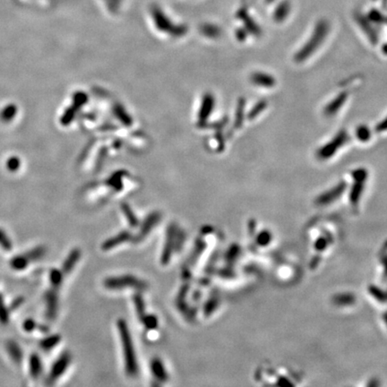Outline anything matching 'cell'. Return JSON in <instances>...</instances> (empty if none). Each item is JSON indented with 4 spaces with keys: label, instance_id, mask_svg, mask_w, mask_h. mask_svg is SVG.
I'll return each mask as SVG.
<instances>
[{
    "label": "cell",
    "instance_id": "2",
    "mask_svg": "<svg viewBox=\"0 0 387 387\" xmlns=\"http://www.w3.org/2000/svg\"><path fill=\"white\" fill-rule=\"evenodd\" d=\"M348 133L345 130H341L330 142L320 148L317 152V157L323 161L331 158L348 142Z\"/></svg>",
    "mask_w": 387,
    "mask_h": 387
},
{
    "label": "cell",
    "instance_id": "9",
    "mask_svg": "<svg viewBox=\"0 0 387 387\" xmlns=\"http://www.w3.org/2000/svg\"><path fill=\"white\" fill-rule=\"evenodd\" d=\"M7 166L10 170H16L20 167V160L17 157H11L7 162Z\"/></svg>",
    "mask_w": 387,
    "mask_h": 387
},
{
    "label": "cell",
    "instance_id": "10",
    "mask_svg": "<svg viewBox=\"0 0 387 387\" xmlns=\"http://www.w3.org/2000/svg\"><path fill=\"white\" fill-rule=\"evenodd\" d=\"M387 130V117H385L381 123L377 125L376 127V131L377 132H383Z\"/></svg>",
    "mask_w": 387,
    "mask_h": 387
},
{
    "label": "cell",
    "instance_id": "3",
    "mask_svg": "<svg viewBox=\"0 0 387 387\" xmlns=\"http://www.w3.org/2000/svg\"><path fill=\"white\" fill-rule=\"evenodd\" d=\"M349 94L347 92H342L336 96L331 102L327 104L326 107L324 108L323 113L326 117H333L335 116L336 113L338 112L340 109H342V106L344 105L347 99H348Z\"/></svg>",
    "mask_w": 387,
    "mask_h": 387
},
{
    "label": "cell",
    "instance_id": "7",
    "mask_svg": "<svg viewBox=\"0 0 387 387\" xmlns=\"http://www.w3.org/2000/svg\"><path fill=\"white\" fill-rule=\"evenodd\" d=\"M289 6H286V5H282V6H281V8L279 7L278 9L275 12V21L278 22V23L282 22L287 17L288 14H289Z\"/></svg>",
    "mask_w": 387,
    "mask_h": 387
},
{
    "label": "cell",
    "instance_id": "5",
    "mask_svg": "<svg viewBox=\"0 0 387 387\" xmlns=\"http://www.w3.org/2000/svg\"><path fill=\"white\" fill-rule=\"evenodd\" d=\"M17 112V107L14 104H9V105L5 107V109L1 112V118L2 121H10L15 117Z\"/></svg>",
    "mask_w": 387,
    "mask_h": 387
},
{
    "label": "cell",
    "instance_id": "4",
    "mask_svg": "<svg viewBox=\"0 0 387 387\" xmlns=\"http://www.w3.org/2000/svg\"><path fill=\"white\" fill-rule=\"evenodd\" d=\"M251 81L256 85L263 87V88H273L276 83L274 76L268 74H264V73H260V72L253 74L251 76Z\"/></svg>",
    "mask_w": 387,
    "mask_h": 387
},
{
    "label": "cell",
    "instance_id": "6",
    "mask_svg": "<svg viewBox=\"0 0 387 387\" xmlns=\"http://www.w3.org/2000/svg\"><path fill=\"white\" fill-rule=\"evenodd\" d=\"M356 136H357L358 139L361 140V142H367L371 137V132L367 126L362 125L357 128Z\"/></svg>",
    "mask_w": 387,
    "mask_h": 387
},
{
    "label": "cell",
    "instance_id": "8",
    "mask_svg": "<svg viewBox=\"0 0 387 387\" xmlns=\"http://www.w3.org/2000/svg\"><path fill=\"white\" fill-rule=\"evenodd\" d=\"M266 101H261V102H258V103L254 107L252 111H250V113H249V117H250V118H255L256 116H258V114H260V113L263 111V109H266Z\"/></svg>",
    "mask_w": 387,
    "mask_h": 387
},
{
    "label": "cell",
    "instance_id": "1",
    "mask_svg": "<svg viewBox=\"0 0 387 387\" xmlns=\"http://www.w3.org/2000/svg\"><path fill=\"white\" fill-rule=\"evenodd\" d=\"M328 33H329V23H327L325 20H321L315 27V30L313 32L311 37L309 38L308 42H306L304 46L296 53V55L294 56L295 61L297 63H301L308 59L314 53L316 52L320 46L322 45Z\"/></svg>",
    "mask_w": 387,
    "mask_h": 387
}]
</instances>
